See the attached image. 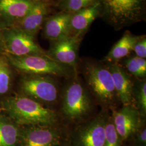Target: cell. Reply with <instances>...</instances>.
<instances>
[{
	"instance_id": "1",
	"label": "cell",
	"mask_w": 146,
	"mask_h": 146,
	"mask_svg": "<svg viewBox=\"0 0 146 146\" xmlns=\"http://www.w3.org/2000/svg\"><path fill=\"white\" fill-rule=\"evenodd\" d=\"M100 17L119 31L146 19V0H100Z\"/></svg>"
},
{
	"instance_id": "2",
	"label": "cell",
	"mask_w": 146,
	"mask_h": 146,
	"mask_svg": "<svg viewBox=\"0 0 146 146\" xmlns=\"http://www.w3.org/2000/svg\"><path fill=\"white\" fill-rule=\"evenodd\" d=\"M4 107L17 125H54L58 121L56 113L41 104L25 96H16L6 100Z\"/></svg>"
},
{
	"instance_id": "3",
	"label": "cell",
	"mask_w": 146,
	"mask_h": 146,
	"mask_svg": "<svg viewBox=\"0 0 146 146\" xmlns=\"http://www.w3.org/2000/svg\"><path fill=\"white\" fill-rule=\"evenodd\" d=\"M4 55L11 66L26 74L70 78L76 71L72 67L58 62L47 55L15 56L7 54Z\"/></svg>"
},
{
	"instance_id": "4",
	"label": "cell",
	"mask_w": 146,
	"mask_h": 146,
	"mask_svg": "<svg viewBox=\"0 0 146 146\" xmlns=\"http://www.w3.org/2000/svg\"><path fill=\"white\" fill-rule=\"evenodd\" d=\"M84 71L89 88L100 102L104 105L113 104L117 97L111 74L106 63L87 61Z\"/></svg>"
},
{
	"instance_id": "5",
	"label": "cell",
	"mask_w": 146,
	"mask_h": 146,
	"mask_svg": "<svg viewBox=\"0 0 146 146\" xmlns=\"http://www.w3.org/2000/svg\"><path fill=\"white\" fill-rule=\"evenodd\" d=\"M92 102L84 86L78 80H73L64 89L62 110L69 120L79 121L89 115Z\"/></svg>"
},
{
	"instance_id": "6",
	"label": "cell",
	"mask_w": 146,
	"mask_h": 146,
	"mask_svg": "<svg viewBox=\"0 0 146 146\" xmlns=\"http://www.w3.org/2000/svg\"><path fill=\"white\" fill-rule=\"evenodd\" d=\"M5 54L15 56L27 55H47L44 50L36 41V36L16 27L2 30Z\"/></svg>"
},
{
	"instance_id": "7",
	"label": "cell",
	"mask_w": 146,
	"mask_h": 146,
	"mask_svg": "<svg viewBox=\"0 0 146 146\" xmlns=\"http://www.w3.org/2000/svg\"><path fill=\"white\" fill-rule=\"evenodd\" d=\"M21 89L24 96L40 104H54L58 96L56 82L48 75L27 74L22 81Z\"/></svg>"
},
{
	"instance_id": "8",
	"label": "cell",
	"mask_w": 146,
	"mask_h": 146,
	"mask_svg": "<svg viewBox=\"0 0 146 146\" xmlns=\"http://www.w3.org/2000/svg\"><path fill=\"white\" fill-rule=\"evenodd\" d=\"M20 132L21 146H60L62 131L53 125H26Z\"/></svg>"
},
{
	"instance_id": "9",
	"label": "cell",
	"mask_w": 146,
	"mask_h": 146,
	"mask_svg": "<svg viewBox=\"0 0 146 146\" xmlns=\"http://www.w3.org/2000/svg\"><path fill=\"white\" fill-rule=\"evenodd\" d=\"M83 38L68 36L50 42L48 55L53 60L76 69L78 61V49Z\"/></svg>"
},
{
	"instance_id": "10",
	"label": "cell",
	"mask_w": 146,
	"mask_h": 146,
	"mask_svg": "<svg viewBox=\"0 0 146 146\" xmlns=\"http://www.w3.org/2000/svg\"><path fill=\"white\" fill-rule=\"evenodd\" d=\"M37 0H0V29L16 26Z\"/></svg>"
},
{
	"instance_id": "11",
	"label": "cell",
	"mask_w": 146,
	"mask_h": 146,
	"mask_svg": "<svg viewBox=\"0 0 146 146\" xmlns=\"http://www.w3.org/2000/svg\"><path fill=\"white\" fill-rule=\"evenodd\" d=\"M141 114L132 105L123 106L113 117L115 129L122 142L134 135L141 127Z\"/></svg>"
},
{
	"instance_id": "12",
	"label": "cell",
	"mask_w": 146,
	"mask_h": 146,
	"mask_svg": "<svg viewBox=\"0 0 146 146\" xmlns=\"http://www.w3.org/2000/svg\"><path fill=\"white\" fill-rule=\"evenodd\" d=\"M57 11L50 6L36 1L31 9L21 21L14 27L36 36L42 29L44 22L48 16Z\"/></svg>"
},
{
	"instance_id": "13",
	"label": "cell",
	"mask_w": 146,
	"mask_h": 146,
	"mask_svg": "<svg viewBox=\"0 0 146 146\" xmlns=\"http://www.w3.org/2000/svg\"><path fill=\"white\" fill-rule=\"evenodd\" d=\"M101 11V5L99 1L93 5L71 14L69 22L70 36L84 38L93 22L100 17Z\"/></svg>"
},
{
	"instance_id": "14",
	"label": "cell",
	"mask_w": 146,
	"mask_h": 146,
	"mask_svg": "<svg viewBox=\"0 0 146 146\" xmlns=\"http://www.w3.org/2000/svg\"><path fill=\"white\" fill-rule=\"evenodd\" d=\"M71 14L56 11L47 17L42 27V35L50 42L70 36L69 22Z\"/></svg>"
},
{
	"instance_id": "15",
	"label": "cell",
	"mask_w": 146,
	"mask_h": 146,
	"mask_svg": "<svg viewBox=\"0 0 146 146\" xmlns=\"http://www.w3.org/2000/svg\"><path fill=\"white\" fill-rule=\"evenodd\" d=\"M104 63L111 74L117 97L123 106L131 105L134 87L130 76L119 63Z\"/></svg>"
},
{
	"instance_id": "16",
	"label": "cell",
	"mask_w": 146,
	"mask_h": 146,
	"mask_svg": "<svg viewBox=\"0 0 146 146\" xmlns=\"http://www.w3.org/2000/svg\"><path fill=\"white\" fill-rule=\"evenodd\" d=\"M107 119L100 116L83 127L78 133V146H104Z\"/></svg>"
},
{
	"instance_id": "17",
	"label": "cell",
	"mask_w": 146,
	"mask_h": 146,
	"mask_svg": "<svg viewBox=\"0 0 146 146\" xmlns=\"http://www.w3.org/2000/svg\"><path fill=\"white\" fill-rule=\"evenodd\" d=\"M142 35H135L131 31H126L120 40L115 43L109 52L104 57V62L119 63L123 58L130 55L133 48Z\"/></svg>"
},
{
	"instance_id": "18",
	"label": "cell",
	"mask_w": 146,
	"mask_h": 146,
	"mask_svg": "<svg viewBox=\"0 0 146 146\" xmlns=\"http://www.w3.org/2000/svg\"><path fill=\"white\" fill-rule=\"evenodd\" d=\"M20 131L12 120L0 117V146H16Z\"/></svg>"
},
{
	"instance_id": "19",
	"label": "cell",
	"mask_w": 146,
	"mask_h": 146,
	"mask_svg": "<svg viewBox=\"0 0 146 146\" xmlns=\"http://www.w3.org/2000/svg\"><path fill=\"white\" fill-rule=\"evenodd\" d=\"M125 70L131 75L137 78H145L146 75V60L145 58L136 56L127 57L121 60Z\"/></svg>"
},
{
	"instance_id": "20",
	"label": "cell",
	"mask_w": 146,
	"mask_h": 146,
	"mask_svg": "<svg viewBox=\"0 0 146 146\" xmlns=\"http://www.w3.org/2000/svg\"><path fill=\"white\" fill-rule=\"evenodd\" d=\"M100 0H61L57 8V11L73 14L98 2Z\"/></svg>"
},
{
	"instance_id": "21",
	"label": "cell",
	"mask_w": 146,
	"mask_h": 146,
	"mask_svg": "<svg viewBox=\"0 0 146 146\" xmlns=\"http://www.w3.org/2000/svg\"><path fill=\"white\" fill-rule=\"evenodd\" d=\"M11 65L4 55H0V95L8 92L11 88Z\"/></svg>"
},
{
	"instance_id": "22",
	"label": "cell",
	"mask_w": 146,
	"mask_h": 146,
	"mask_svg": "<svg viewBox=\"0 0 146 146\" xmlns=\"http://www.w3.org/2000/svg\"><path fill=\"white\" fill-rule=\"evenodd\" d=\"M122 141L115 129L113 118H107L105 126L104 146H121Z\"/></svg>"
},
{
	"instance_id": "23",
	"label": "cell",
	"mask_w": 146,
	"mask_h": 146,
	"mask_svg": "<svg viewBox=\"0 0 146 146\" xmlns=\"http://www.w3.org/2000/svg\"><path fill=\"white\" fill-rule=\"evenodd\" d=\"M133 96H135L136 102L138 110L142 116L146 113V83L143 81L139 84L135 89L133 87Z\"/></svg>"
},
{
	"instance_id": "24",
	"label": "cell",
	"mask_w": 146,
	"mask_h": 146,
	"mask_svg": "<svg viewBox=\"0 0 146 146\" xmlns=\"http://www.w3.org/2000/svg\"><path fill=\"white\" fill-rule=\"evenodd\" d=\"M133 52H134L136 56L142 58H146V36L145 35H143L141 39L136 43Z\"/></svg>"
},
{
	"instance_id": "25",
	"label": "cell",
	"mask_w": 146,
	"mask_h": 146,
	"mask_svg": "<svg viewBox=\"0 0 146 146\" xmlns=\"http://www.w3.org/2000/svg\"><path fill=\"white\" fill-rule=\"evenodd\" d=\"M135 145L136 146H146V127L140 128L135 133Z\"/></svg>"
},
{
	"instance_id": "26",
	"label": "cell",
	"mask_w": 146,
	"mask_h": 146,
	"mask_svg": "<svg viewBox=\"0 0 146 146\" xmlns=\"http://www.w3.org/2000/svg\"><path fill=\"white\" fill-rule=\"evenodd\" d=\"M43 2L56 11V8L58 7L61 0H37Z\"/></svg>"
},
{
	"instance_id": "27",
	"label": "cell",
	"mask_w": 146,
	"mask_h": 146,
	"mask_svg": "<svg viewBox=\"0 0 146 146\" xmlns=\"http://www.w3.org/2000/svg\"><path fill=\"white\" fill-rule=\"evenodd\" d=\"M5 49L3 38H2V30L0 29V55H3L5 54Z\"/></svg>"
},
{
	"instance_id": "28",
	"label": "cell",
	"mask_w": 146,
	"mask_h": 146,
	"mask_svg": "<svg viewBox=\"0 0 146 146\" xmlns=\"http://www.w3.org/2000/svg\"><path fill=\"white\" fill-rule=\"evenodd\" d=\"M60 146H61V145H60Z\"/></svg>"
}]
</instances>
